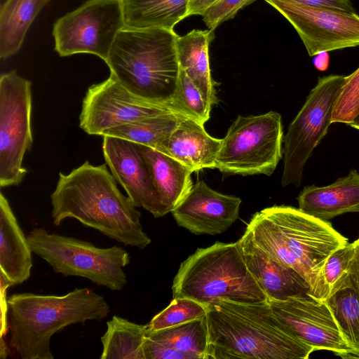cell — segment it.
<instances>
[{"mask_svg":"<svg viewBox=\"0 0 359 359\" xmlns=\"http://www.w3.org/2000/svg\"><path fill=\"white\" fill-rule=\"evenodd\" d=\"M241 238L296 271L309 284L311 296L320 301L330 295L322 274L324 264L331 253L348 243L330 223L286 205L256 212Z\"/></svg>","mask_w":359,"mask_h":359,"instance_id":"obj_1","label":"cell"},{"mask_svg":"<svg viewBox=\"0 0 359 359\" xmlns=\"http://www.w3.org/2000/svg\"><path fill=\"white\" fill-rule=\"evenodd\" d=\"M116 182L106 164L86 161L67 175L60 172L50 195L54 224L76 219L126 245L146 248L151 239L143 231L141 214Z\"/></svg>","mask_w":359,"mask_h":359,"instance_id":"obj_2","label":"cell"},{"mask_svg":"<svg viewBox=\"0 0 359 359\" xmlns=\"http://www.w3.org/2000/svg\"><path fill=\"white\" fill-rule=\"evenodd\" d=\"M207 307V359H306L314 351L277 319L268 300L222 299Z\"/></svg>","mask_w":359,"mask_h":359,"instance_id":"obj_3","label":"cell"},{"mask_svg":"<svg viewBox=\"0 0 359 359\" xmlns=\"http://www.w3.org/2000/svg\"><path fill=\"white\" fill-rule=\"evenodd\" d=\"M7 301L9 346L22 359H53L54 334L73 324L101 321L110 312L104 298L89 288L62 296L13 294Z\"/></svg>","mask_w":359,"mask_h":359,"instance_id":"obj_4","label":"cell"},{"mask_svg":"<svg viewBox=\"0 0 359 359\" xmlns=\"http://www.w3.org/2000/svg\"><path fill=\"white\" fill-rule=\"evenodd\" d=\"M177 36L173 30L125 26L118 33L105 61L110 75L132 93L165 105L173 111L172 103L180 70Z\"/></svg>","mask_w":359,"mask_h":359,"instance_id":"obj_5","label":"cell"},{"mask_svg":"<svg viewBox=\"0 0 359 359\" xmlns=\"http://www.w3.org/2000/svg\"><path fill=\"white\" fill-rule=\"evenodd\" d=\"M172 291L173 298L191 299L205 306L222 299L238 303L268 300L249 271L238 241H217L198 248L181 263Z\"/></svg>","mask_w":359,"mask_h":359,"instance_id":"obj_6","label":"cell"},{"mask_svg":"<svg viewBox=\"0 0 359 359\" xmlns=\"http://www.w3.org/2000/svg\"><path fill=\"white\" fill-rule=\"evenodd\" d=\"M27 238L32 252L56 273L86 278L112 290H121L127 283L123 268L130 263V255L121 247L98 248L42 228L32 229Z\"/></svg>","mask_w":359,"mask_h":359,"instance_id":"obj_7","label":"cell"},{"mask_svg":"<svg viewBox=\"0 0 359 359\" xmlns=\"http://www.w3.org/2000/svg\"><path fill=\"white\" fill-rule=\"evenodd\" d=\"M283 142L279 113L239 115L222 139L215 168L227 175L270 176L282 158Z\"/></svg>","mask_w":359,"mask_h":359,"instance_id":"obj_8","label":"cell"},{"mask_svg":"<svg viewBox=\"0 0 359 359\" xmlns=\"http://www.w3.org/2000/svg\"><path fill=\"white\" fill-rule=\"evenodd\" d=\"M341 75L318 79L306 102L290 123L283 137V172L281 184L299 187L303 170L313 149L332 123V107L344 79Z\"/></svg>","mask_w":359,"mask_h":359,"instance_id":"obj_9","label":"cell"},{"mask_svg":"<svg viewBox=\"0 0 359 359\" xmlns=\"http://www.w3.org/2000/svg\"><path fill=\"white\" fill-rule=\"evenodd\" d=\"M32 83L15 70L0 77V185H18L27 170L24 155L33 142Z\"/></svg>","mask_w":359,"mask_h":359,"instance_id":"obj_10","label":"cell"},{"mask_svg":"<svg viewBox=\"0 0 359 359\" xmlns=\"http://www.w3.org/2000/svg\"><path fill=\"white\" fill-rule=\"evenodd\" d=\"M124 27L120 0H89L55 22V50L61 57L90 53L105 62Z\"/></svg>","mask_w":359,"mask_h":359,"instance_id":"obj_11","label":"cell"},{"mask_svg":"<svg viewBox=\"0 0 359 359\" xmlns=\"http://www.w3.org/2000/svg\"><path fill=\"white\" fill-rule=\"evenodd\" d=\"M293 26L310 56L359 46V15L292 0H264Z\"/></svg>","mask_w":359,"mask_h":359,"instance_id":"obj_12","label":"cell"},{"mask_svg":"<svg viewBox=\"0 0 359 359\" xmlns=\"http://www.w3.org/2000/svg\"><path fill=\"white\" fill-rule=\"evenodd\" d=\"M170 112L173 111L165 105L132 93L110 75L88 88L83 100L79 126L89 135H102L111 128Z\"/></svg>","mask_w":359,"mask_h":359,"instance_id":"obj_13","label":"cell"},{"mask_svg":"<svg viewBox=\"0 0 359 359\" xmlns=\"http://www.w3.org/2000/svg\"><path fill=\"white\" fill-rule=\"evenodd\" d=\"M268 302L285 328L314 351L327 350L343 358H355L325 301L304 296Z\"/></svg>","mask_w":359,"mask_h":359,"instance_id":"obj_14","label":"cell"},{"mask_svg":"<svg viewBox=\"0 0 359 359\" xmlns=\"http://www.w3.org/2000/svg\"><path fill=\"white\" fill-rule=\"evenodd\" d=\"M102 151L111 174L136 208L145 209L156 218L170 212L154 184L139 144L103 136Z\"/></svg>","mask_w":359,"mask_h":359,"instance_id":"obj_15","label":"cell"},{"mask_svg":"<svg viewBox=\"0 0 359 359\" xmlns=\"http://www.w3.org/2000/svg\"><path fill=\"white\" fill-rule=\"evenodd\" d=\"M241 199L219 193L198 180L182 203L171 211L179 226L196 235L226 231L238 218Z\"/></svg>","mask_w":359,"mask_h":359,"instance_id":"obj_16","label":"cell"},{"mask_svg":"<svg viewBox=\"0 0 359 359\" xmlns=\"http://www.w3.org/2000/svg\"><path fill=\"white\" fill-rule=\"evenodd\" d=\"M222 139L207 133L204 125L182 116L175 129L155 148L178 161L191 172L215 168Z\"/></svg>","mask_w":359,"mask_h":359,"instance_id":"obj_17","label":"cell"},{"mask_svg":"<svg viewBox=\"0 0 359 359\" xmlns=\"http://www.w3.org/2000/svg\"><path fill=\"white\" fill-rule=\"evenodd\" d=\"M238 243L249 271L259 283L268 300L311 296L309 284L293 269L270 258L243 238Z\"/></svg>","mask_w":359,"mask_h":359,"instance_id":"obj_18","label":"cell"},{"mask_svg":"<svg viewBox=\"0 0 359 359\" xmlns=\"http://www.w3.org/2000/svg\"><path fill=\"white\" fill-rule=\"evenodd\" d=\"M297 201L302 212L324 221L346 212H359V173L352 170L330 185L305 187Z\"/></svg>","mask_w":359,"mask_h":359,"instance_id":"obj_19","label":"cell"},{"mask_svg":"<svg viewBox=\"0 0 359 359\" xmlns=\"http://www.w3.org/2000/svg\"><path fill=\"white\" fill-rule=\"evenodd\" d=\"M32 250L12 209L0 193V269L13 285L29 279L32 267Z\"/></svg>","mask_w":359,"mask_h":359,"instance_id":"obj_20","label":"cell"},{"mask_svg":"<svg viewBox=\"0 0 359 359\" xmlns=\"http://www.w3.org/2000/svg\"><path fill=\"white\" fill-rule=\"evenodd\" d=\"M215 38L214 30L194 29L176 39L180 67L183 69L211 106L218 102L215 83L210 68L209 45Z\"/></svg>","mask_w":359,"mask_h":359,"instance_id":"obj_21","label":"cell"},{"mask_svg":"<svg viewBox=\"0 0 359 359\" xmlns=\"http://www.w3.org/2000/svg\"><path fill=\"white\" fill-rule=\"evenodd\" d=\"M139 146L161 200L171 212L191 189L192 172L168 155L150 147Z\"/></svg>","mask_w":359,"mask_h":359,"instance_id":"obj_22","label":"cell"},{"mask_svg":"<svg viewBox=\"0 0 359 359\" xmlns=\"http://www.w3.org/2000/svg\"><path fill=\"white\" fill-rule=\"evenodd\" d=\"M125 26L135 29H165L187 17L189 0H120Z\"/></svg>","mask_w":359,"mask_h":359,"instance_id":"obj_23","label":"cell"},{"mask_svg":"<svg viewBox=\"0 0 359 359\" xmlns=\"http://www.w3.org/2000/svg\"><path fill=\"white\" fill-rule=\"evenodd\" d=\"M50 0H6L0 11V57L18 52L31 24Z\"/></svg>","mask_w":359,"mask_h":359,"instance_id":"obj_24","label":"cell"},{"mask_svg":"<svg viewBox=\"0 0 359 359\" xmlns=\"http://www.w3.org/2000/svg\"><path fill=\"white\" fill-rule=\"evenodd\" d=\"M107 330L101 337L100 359H145L144 341L147 325H140L118 316L107 322Z\"/></svg>","mask_w":359,"mask_h":359,"instance_id":"obj_25","label":"cell"},{"mask_svg":"<svg viewBox=\"0 0 359 359\" xmlns=\"http://www.w3.org/2000/svg\"><path fill=\"white\" fill-rule=\"evenodd\" d=\"M145 337L192 355L196 359H207L208 330L205 316L159 330H147Z\"/></svg>","mask_w":359,"mask_h":359,"instance_id":"obj_26","label":"cell"},{"mask_svg":"<svg viewBox=\"0 0 359 359\" xmlns=\"http://www.w3.org/2000/svg\"><path fill=\"white\" fill-rule=\"evenodd\" d=\"M182 115L174 112L140 118L106 130L102 136H112L155 148L177 126Z\"/></svg>","mask_w":359,"mask_h":359,"instance_id":"obj_27","label":"cell"},{"mask_svg":"<svg viewBox=\"0 0 359 359\" xmlns=\"http://www.w3.org/2000/svg\"><path fill=\"white\" fill-rule=\"evenodd\" d=\"M325 302L344 339L355 358H359V292L351 285L348 277Z\"/></svg>","mask_w":359,"mask_h":359,"instance_id":"obj_28","label":"cell"},{"mask_svg":"<svg viewBox=\"0 0 359 359\" xmlns=\"http://www.w3.org/2000/svg\"><path fill=\"white\" fill-rule=\"evenodd\" d=\"M172 108L175 113L194 119L203 125L209 119L212 109L199 90L181 68Z\"/></svg>","mask_w":359,"mask_h":359,"instance_id":"obj_29","label":"cell"},{"mask_svg":"<svg viewBox=\"0 0 359 359\" xmlns=\"http://www.w3.org/2000/svg\"><path fill=\"white\" fill-rule=\"evenodd\" d=\"M208 307L189 298H173L170 304L147 324L148 330H159L173 327L206 315Z\"/></svg>","mask_w":359,"mask_h":359,"instance_id":"obj_30","label":"cell"},{"mask_svg":"<svg viewBox=\"0 0 359 359\" xmlns=\"http://www.w3.org/2000/svg\"><path fill=\"white\" fill-rule=\"evenodd\" d=\"M359 115V67L345 76L334 100L332 123H351Z\"/></svg>","mask_w":359,"mask_h":359,"instance_id":"obj_31","label":"cell"},{"mask_svg":"<svg viewBox=\"0 0 359 359\" xmlns=\"http://www.w3.org/2000/svg\"><path fill=\"white\" fill-rule=\"evenodd\" d=\"M355 247V242L347 243L336 249L327 257L322 274L330 294L337 290L348 278Z\"/></svg>","mask_w":359,"mask_h":359,"instance_id":"obj_32","label":"cell"},{"mask_svg":"<svg viewBox=\"0 0 359 359\" xmlns=\"http://www.w3.org/2000/svg\"><path fill=\"white\" fill-rule=\"evenodd\" d=\"M257 0H218L203 14V20L209 29L234 18L241 9Z\"/></svg>","mask_w":359,"mask_h":359,"instance_id":"obj_33","label":"cell"},{"mask_svg":"<svg viewBox=\"0 0 359 359\" xmlns=\"http://www.w3.org/2000/svg\"><path fill=\"white\" fill-rule=\"evenodd\" d=\"M144 352L145 359H196L192 355L154 341L146 337Z\"/></svg>","mask_w":359,"mask_h":359,"instance_id":"obj_34","label":"cell"},{"mask_svg":"<svg viewBox=\"0 0 359 359\" xmlns=\"http://www.w3.org/2000/svg\"><path fill=\"white\" fill-rule=\"evenodd\" d=\"M301 4L323 6L346 12H355L351 0H292Z\"/></svg>","mask_w":359,"mask_h":359,"instance_id":"obj_35","label":"cell"},{"mask_svg":"<svg viewBox=\"0 0 359 359\" xmlns=\"http://www.w3.org/2000/svg\"><path fill=\"white\" fill-rule=\"evenodd\" d=\"M1 337H4L7 332L8 323L7 320V313L8 311V301L6 302V289L12 286L10 280L1 272Z\"/></svg>","mask_w":359,"mask_h":359,"instance_id":"obj_36","label":"cell"},{"mask_svg":"<svg viewBox=\"0 0 359 359\" xmlns=\"http://www.w3.org/2000/svg\"><path fill=\"white\" fill-rule=\"evenodd\" d=\"M355 242V252L351 262L348 279L351 285L359 292V238Z\"/></svg>","mask_w":359,"mask_h":359,"instance_id":"obj_37","label":"cell"},{"mask_svg":"<svg viewBox=\"0 0 359 359\" xmlns=\"http://www.w3.org/2000/svg\"><path fill=\"white\" fill-rule=\"evenodd\" d=\"M218 0H189L187 17L193 15H200L214 4Z\"/></svg>","mask_w":359,"mask_h":359,"instance_id":"obj_38","label":"cell"},{"mask_svg":"<svg viewBox=\"0 0 359 359\" xmlns=\"http://www.w3.org/2000/svg\"><path fill=\"white\" fill-rule=\"evenodd\" d=\"M315 56L313 64L320 71L325 70L329 64V55L327 52H322Z\"/></svg>","mask_w":359,"mask_h":359,"instance_id":"obj_39","label":"cell"},{"mask_svg":"<svg viewBox=\"0 0 359 359\" xmlns=\"http://www.w3.org/2000/svg\"><path fill=\"white\" fill-rule=\"evenodd\" d=\"M8 354V349L6 347V343L4 340V337H1L0 342V358L1 359L6 358Z\"/></svg>","mask_w":359,"mask_h":359,"instance_id":"obj_40","label":"cell"},{"mask_svg":"<svg viewBox=\"0 0 359 359\" xmlns=\"http://www.w3.org/2000/svg\"><path fill=\"white\" fill-rule=\"evenodd\" d=\"M352 128L359 130V115L355 118V120L349 124Z\"/></svg>","mask_w":359,"mask_h":359,"instance_id":"obj_41","label":"cell"}]
</instances>
